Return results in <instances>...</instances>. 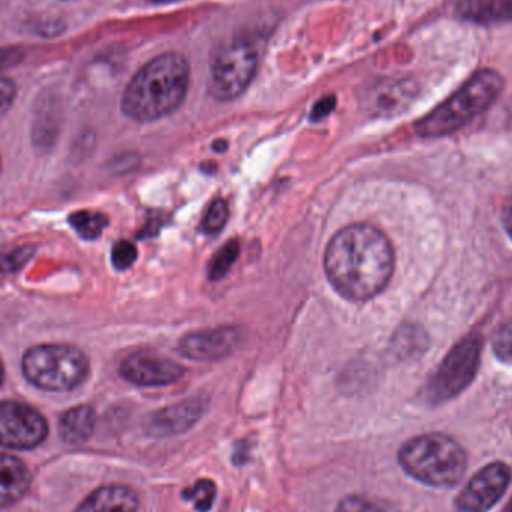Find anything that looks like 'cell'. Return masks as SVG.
I'll list each match as a JSON object with an SVG mask.
<instances>
[{
    "instance_id": "6da1fadb",
    "label": "cell",
    "mask_w": 512,
    "mask_h": 512,
    "mask_svg": "<svg viewBox=\"0 0 512 512\" xmlns=\"http://www.w3.org/2000/svg\"><path fill=\"white\" fill-rule=\"evenodd\" d=\"M324 265L328 280L342 297L370 300L384 291L393 276V246L373 225H349L328 243Z\"/></svg>"
},
{
    "instance_id": "7a4b0ae2",
    "label": "cell",
    "mask_w": 512,
    "mask_h": 512,
    "mask_svg": "<svg viewBox=\"0 0 512 512\" xmlns=\"http://www.w3.org/2000/svg\"><path fill=\"white\" fill-rule=\"evenodd\" d=\"M191 84V65L179 51H167L147 62L126 86L122 111L135 122L164 119L179 110Z\"/></svg>"
},
{
    "instance_id": "3957f363",
    "label": "cell",
    "mask_w": 512,
    "mask_h": 512,
    "mask_svg": "<svg viewBox=\"0 0 512 512\" xmlns=\"http://www.w3.org/2000/svg\"><path fill=\"white\" fill-rule=\"evenodd\" d=\"M397 462L412 480L433 489H451L465 477L468 454L450 435L430 432L406 441Z\"/></svg>"
},
{
    "instance_id": "277c9868",
    "label": "cell",
    "mask_w": 512,
    "mask_h": 512,
    "mask_svg": "<svg viewBox=\"0 0 512 512\" xmlns=\"http://www.w3.org/2000/svg\"><path fill=\"white\" fill-rule=\"evenodd\" d=\"M504 78L495 69L475 72L456 93L415 123L421 138H441L460 131L483 114L501 95Z\"/></svg>"
},
{
    "instance_id": "5b68a950",
    "label": "cell",
    "mask_w": 512,
    "mask_h": 512,
    "mask_svg": "<svg viewBox=\"0 0 512 512\" xmlns=\"http://www.w3.org/2000/svg\"><path fill=\"white\" fill-rule=\"evenodd\" d=\"M27 381L41 390L69 391L89 375V358L81 349L60 343L33 346L21 361Z\"/></svg>"
},
{
    "instance_id": "8992f818",
    "label": "cell",
    "mask_w": 512,
    "mask_h": 512,
    "mask_svg": "<svg viewBox=\"0 0 512 512\" xmlns=\"http://www.w3.org/2000/svg\"><path fill=\"white\" fill-rule=\"evenodd\" d=\"M261 60L258 42L245 36L216 48L210 63L209 92L219 102L236 101L255 80Z\"/></svg>"
},
{
    "instance_id": "52a82bcc",
    "label": "cell",
    "mask_w": 512,
    "mask_h": 512,
    "mask_svg": "<svg viewBox=\"0 0 512 512\" xmlns=\"http://www.w3.org/2000/svg\"><path fill=\"white\" fill-rule=\"evenodd\" d=\"M483 346L481 334L472 333L445 355L424 390V397L430 405L450 402L474 382L480 369Z\"/></svg>"
},
{
    "instance_id": "ba28073f",
    "label": "cell",
    "mask_w": 512,
    "mask_h": 512,
    "mask_svg": "<svg viewBox=\"0 0 512 512\" xmlns=\"http://www.w3.org/2000/svg\"><path fill=\"white\" fill-rule=\"evenodd\" d=\"M512 480L510 465L492 462L469 478L454 499L457 512H489L502 501Z\"/></svg>"
},
{
    "instance_id": "9c48e42d",
    "label": "cell",
    "mask_w": 512,
    "mask_h": 512,
    "mask_svg": "<svg viewBox=\"0 0 512 512\" xmlns=\"http://www.w3.org/2000/svg\"><path fill=\"white\" fill-rule=\"evenodd\" d=\"M44 417L24 403H0V447L29 450L47 438Z\"/></svg>"
},
{
    "instance_id": "30bf717a",
    "label": "cell",
    "mask_w": 512,
    "mask_h": 512,
    "mask_svg": "<svg viewBox=\"0 0 512 512\" xmlns=\"http://www.w3.org/2000/svg\"><path fill=\"white\" fill-rule=\"evenodd\" d=\"M123 379L138 387H167L176 384L185 375V369L176 361L153 352H134L120 366Z\"/></svg>"
},
{
    "instance_id": "8fae6325",
    "label": "cell",
    "mask_w": 512,
    "mask_h": 512,
    "mask_svg": "<svg viewBox=\"0 0 512 512\" xmlns=\"http://www.w3.org/2000/svg\"><path fill=\"white\" fill-rule=\"evenodd\" d=\"M207 411V399L192 397L158 409L144 421L147 435L155 439L174 438L189 432Z\"/></svg>"
},
{
    "instance_id": "7c38bea8",
    "label": "cell",
    "mask_w": 512,
    "mask_h": 512,
    "mask_svg": "<svg viewBox=\"0 0 512 512\" xmlns=\"http://www.w3.org/2000/svg\"><path fill=\"white\" fill-rule=\"evenodd\" d=\"M242 342L237 327H218L186 334L179 343L180 354L194 361H218L233 354Z\"/></svg>"
},
{
    "instance_id": "4fadbf2b",
    "label": "cell",
    "mask_w": 512,
    "mask_h": 512,
    "mask_svg": "<svg viewBox=\"0 0 512 512\" xmlns=\"http://www.w3.org/2000/svg\"><path fill=\"white\" fill-rule=\"evenodd\" d=\"M140 498L128 486L111 484L95 490L75 512H137Z\"/></svg>"
},
{
    "instance_id": "5bb4252c",
    "label": "cell",
    "mask_w": 512,
    "mask_h": 512,
    "mask_svg": "<svg viewBox=\"0 0 512 512\" xmlns=\"http://www.w3.org/2000/svg\"><path fill=\"white\" fill-rule=\"evenodd\" d=\"M29 484V471L21 460L12 456H0V508L20 501L29 489Z\"/></svg>"
},
{
    "instance_id": "9a60e30c",
    "label": "cell",
    "mask_w": 512,
    "mask_h": 512,
    "mask_svg": "<svg viewBox=\"0 0 512 512\" xmlns=\"http://www.w3.org/2000/svg\"><path fill=\"white\" fill-rule=\"evenodd\" d=\"M456 14L480 24L512 20V0H457Z\"/></svg>"
},
{
    "instance_id": "2e32d148",
    "label": "cell",
    "mask_w": 512,
    "mask_h": 512,
    "mask_svg": "<svg viewBox=\"0 0 512 512\" xmlns=\"http://www.w3.org/2000/svg\"><path fill=\"white\" fill-rule=\"evenodd\" d=\"M414 96L411 84L405 81L379 84L367 98V105L375 114L390 116L399 113Z\"/></svg>"
},
{
    "instance_id": "e0dca14e",
    "label": "cell",
    "mask_w": 512,
    "mask_h": 512,
    "mask_svg": "<svg viewBox=\"0 0 512 512\" xmlns=\"http://www.w3.org/2000/svg\"><path fill=\"white\" fill-rule=\"evenodd\" d=\"M95 411L89 406L69 409L60 420L63 439L69 444H81L92 436L95 429Z\"/></svg>"
},
{
    "instance_id": "ac0fdd59",
    "label": "cell",
    "mask_w": 512,
    "mask_h": 512,
    "mask_svg": "<svg viewBox=\"0 0 512 512\" xmlns=\"http://www.w3.org/2000/svg\"><path fill=\"white\" fill-rule=\"evenodd\" d=\"M69 225L84 240H96L108 227V218L101 212L78 210L69 216Z\"/></svg>"
},
{
    "instance_id": "d6986e66",
    "label": "cell",
    "mask_w": 512,
    "mask_h": 512,
    "mask_svg": "<svg viewBox=\"0 0 512 512\" xmlns=\"http://www.w3.org/2000/svg\"><path fill=\"white\" fill-rule=\"evenodd\" d=\"M216 496H218V486L209 478H201L194 486L186 487L182 492L183 501L192 502L197 512L212 511Z\"/></svg>"
},
{
    "instance_id": "ffe728a7",
    "label": "cell",
    "mask_w": 512,
    "mask_h": 512,
    "mask_svg": "<svg viewBox=\"0 0 512 512\" xmlns=\"http://www.w3.org/2000/svg\"><path fill=\"white\" fill-rule=\"evenodd\" d=\"M240 255V245L237 240L225 243L209 262L210 280H221L230 273Z\"/></svg>"
},
{
    "instance_id": "44dd1931",
    "label": "cell",
    "mask_w": 512,
    "mask_h": 512,
    "mask_svg": "<svg viewBox=\"0 0 512 512\" xmlns=\"http://www.w3.org/2000/svg\"><path fill=\"white\" fill-rule=\"evenodd\" d=\"M334 512H396L387 502L364 495H348L340 499Z\"/></svg>"
},
{
    "instance_id": "7402d4cb",
    "label": "cell",
    "mask_w": 512,
    "mask_h": 512,
    "mask_svg": "<svg viewBox=\"0 0 512 512\" xmlns=\"http://www.w3.org/2000/svg\"><path fill=\"white\" fill-rule=\"evenodd\" d=\"M228 218H230V207L227 201L215 200L204 215L201 230L206 234H218L219 231L224 230Z\"/></svg>"
},
{
    "instance_id": "603a6c76",
    "label": "cell",
    "mask_w": 512,
    "mask_h": 512,
    "mask_svg": "<svg viewBox=\"0 0 512 512\" xmlns=\"http://www.w3.org/2000/svg\"><path fill=\"white\" fill-rule=\"evenodd\" d=\"M137 248L128 240H120L111 252V261L117 270H128L137 259Z\"/></svg>"
},
{
    "instance_id": "cb8c5ba5",
    "label": "cell",
    "mask_w": 512,
    "mask_h": 512,
    "mask_svg": "<svg viewBox=\"0 0 512 512\" xmlns=\"http://www.w3.org/2000/svg\"><path fill=\"white\" fill-rule=\"evenodd\" d=\"M493 351L504 363H512V321L507 322L493 339Z\"/></svg>"
},
{
    "instance_id": "d4e9b609",
    "label": "cell",
    "mask_w": 512,
    "mask_h": 512,
    "mask_svg": "<svg viewBox=\"0 0 512 512\" xmlns=\"http://www.w3.org/2000/svg\"><path fill=\"white\" fill-rule=\"evenodd\" d=\"M17 98V84L5 75H0V117L5 116Z\"/></svg>"
},
{
    "instance_id": "484cf974",
    "label": "cell",
    "mask_w": 512,
    "mask_h": 512,
    "mask_svg": "<svg viewBox=\"0 0 512 512\" xmlns=\"http://www.w3.org/2000/svg\"><path fill=\"white\" fill-rule=\"evenodd\" d=\"M336 102L337 99L334 95H327L319 99V101L313 105L312 111H310V120H312V122H319V120L330 116L334 108H336Z\"/></svg>"
},
{
    "instance_id": "4316f807",
    "label": "cell",
    "mask_w": 512,
    "mask_h": 512,
    "mask_svg": "<svg viewBox=\"0 0 512 512\" xmlns=\"http://www.w3.org/2000/svg\"><path fill=\"white\" fill-rule=\"evenodd\" d=\"M23 50L17 47H2L0 48V72L5 69L12 68L18 65L23 60ZM2 75V74H0Z\"/></svg>"
},
{
    "instance_id": "83f0119b",
    "label": "cell",
    "mask_w": 512,
    "mask_h": 512,
    "mask_svg": "<svg viewBox=\"0 0 512 512\" xmlns=\"http://www.w3.org/2000/svg\"><path fill=\"white\" fill-rule=\"evenodd\" d=\"M249 457H251V448L248 447V442L240 441L239 444L234 448L233 463L236 466H243L248 463Z\"/></svg>"
},
{
    "instance_id": "f1b7e54d",
    "label": "cell",
    "mask_w": 512,
    "mask_h": 512,
    "mask_svg": "<svg viewBox=\"0 0 512 512\" xmlns=\"http://www.w3.org/2000/svg\"><path fill=\"white\" fill-rule=\"evenodd\" d=\"M502 222H504L505 231L512 239V195L508 198L504 210H502Z\"/></svg>"
},
{
    "instance_id": "f546056e",
    "label": "cell",
    "mask_w": 512,
    "mask_h": 512,
    "mask_svg": "<svg viewBox=\"0 0 512 512\" xmlns=\"http://www.w3.org/2000/svg\"><path fill=\"white\" fill-rule=\"evenodd\" d=\"M152 3H174V2H182V0H149Z\"/></svg>"
},
{
    "instance_id": "4dcf8cb0",
    "label": "cell",
    "mask_w": 512,
    "mask_h": 512,
    "mask_svg": "<svg viewBox=\"0 0 512 512\" xmlns=\"http://www.w3.org/2000/svg\"><path fill=\"white\" fill-rule=\"evenodd\" d=\"M3 378H5V370H3V364L0 361V385H2Z\"/></svg>"
},
{
    "instance_id": "1f68e13d",
    "label": "cell",
    "mask_w": 512,
    "mask_h": 512,
    "mask_svg": "<svg viewBox=\"0 0 512 512\" xmlns=\"http://www.w3.org/2000/svg\"><path fill=\"white\" fill-rule=\"evenodd\" d=\"M504 512H512V498L510 499V502H508L507 507H505Z\"/></svg>"
},
{
    "instance_id": "d6a6232c",
    "label": "cell",
    "mask_w": 512,
    "mask_h": 512,
    "mask_svg": "<svg viewBox=\"0 0 512 512\" xmlns=\"http://www.w3.org/2000/svg\"><path fill=\"white\" fill-rule=\"evenodd\" d=\"M0 168H2V161H0Z\"/></svg>"
}]
</instances>
